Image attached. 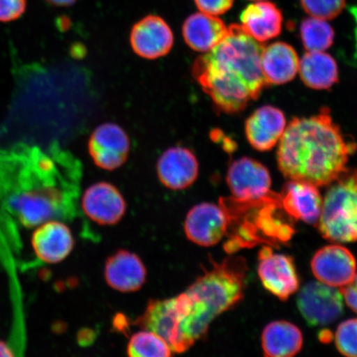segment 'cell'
Returning <instances> with one entry per match:
<instances>
[{"label": "cell", "mask_w": 357, "mask_h": 357, "mask_svg": "<svg viewBox=\"0 0 357 357\" xmlns=\"http://www.w3.org/2000/svg\"><path fill=\"white\" fill-rule=\"evenodd\" d=\"M263 46L241 25H231L225 38L196 61L193 73L217 108L238 113L260 96L267 83L262 74Z\"/></svg>", "instance_id": "obj_1"}, {"label": "cell", "mask_w": 357, "mask_h": 357, "mask_svg": "<svg viewBox=\"0 0 357 357\" xmlns=\"http://www.w3.org/2000/svg\"><path fill=\"white\" fill-rule=\"evenodd\" d=\"M356 145L345 139L327 109L311 117L294 119L280 141V172L293 181L325 186L346 169Z\"/></svg>", "instance_id": "obj_2"}, {"label": "cell", "mask_w": 357, "mask_h": 357, "mask_svg": "<svg viewBox=\"0 0 357 357\" xmlns=\"http://www.w3.org/2000/svg\"><path fill=\"white\" fill-rule=\"evenodd\" d=\"M220 205L227 218L226 234L229 238L225 245L227 253L258 243H285L294 234L293 226L279 212L282 205L280 194L275 192L258 199L221 198Z\"/></svg>", "instance_id": "obj_3"}, {"label": "cell", "mask_w": 357, "mask_h": 357, "mask_svg": "<svg viewBox=\"0 0 357 357\" xmlns=\"http://www.w3.org/2000/svg\"><path fill=\"white\" fill-rule=\"evenodd\" d=\"M248 266L243 257L213 261L211 270L187 289L192 302V331L195 341L205 337L213 321L243 300Z\"/></svg>", "instance_id": "obj_4"}, {"label": "cell", "mask_w": 357, "mask_h": 357, "mask_svg": "<svg viewBox=\"0 0 357 357\" xmlns=\"http://www.w3.org/2000/svg\"><path fill=\"white\" fill-rule=\"evenodd\" d=\"M328 186L318 223L320 234L330 242H356L357 169L346 168Z\"/></svg>", "instance_id": "obj_5"}, {"label": "cell", "mask_w": 357, "mask_h": 357, "mask_svg": "<svg viewBox=\"0 0 357 357\" xmlns=\"http://www.w3.org/2000/svg\"><path fill=\"white\" fill-rule=\"evenodd\" d=\"M191 314V298L184 292L167 300L150 301L135 324L159 335L173 354H183L196 342L192 332Z\"/></svg>", "instance_id": "obj_6"}, {"label": "cell", "mask_w": 357, "mask_h": 357, "mask_svg": "<svg viewBox=\"0 0 357 357\" xmlns=\"http://www.w3.org/2000/svg\"><path fill=\"white\" fill-rule=\"evenodd\" d=\"M343 296L341 289L312 281L298 293L297 306L303 318L312 327L331 324L343 314Z\"/></svg>", "instance_id": "obj_7"}, {"label": "cell", "mask_w": 357, "mask_h": 357, "mask_svg": "<svg viewBox=\"0 0 357 357\" xmlns=\"http://www.w3.org/2000/svg\"><path fill=\"white\" fill-rule=\"evenodd\" d=\"M258 257V275L263 287L280 300L287 301L300 287L293 258L275 253L270 245H264Z\"/></svg>", "instance_id": "obj_8"}, {"label": "cell", "mask_w": 357, "mask_h": 357, "mask_svg": "<svg viewBox=\"0 0 357 357\" xmlns=\"http://www.w3.org/2000/svg\"><path fill=\"white\" fill-rule=\"evenodd\" d=\"M130 151V141L126 132L113 123L100 125L89 142V151L97 167L107 171L122 167Z\"/></svg>", "instance_id": "obj_9"}, {"label": "cell", "mask_w": 357, "mask_h": 357, "mask_svg": "<svg viewBox=\"0 0 357 357\" xmlns=\"http://www.w3.org/2000/svg\"><path fill=\"white\" fill-rule=\"evenodd\" d=\"M184 229L190 242L201 247H213L227 234L225 211L220 205L211 203L195 205L187 213Z\"/></svg>", "instance_id": "obj_10"}, {"label": "cell", "mask_w": 357, "mask_h": 357, "mask_svg": "<svg viewBox=\"0 0 357 357\" xmlns=\"http://www.w3.org/2000/svg\"><path fill=\"white\" fill-rule=\"evenodd\" d=\"M227 183L236 199H258L272 193L269 171L251 158L235 160L227 171Z\"/></svg>", "instance_id": "obj_11"}, {"label": "cell", "mask_w": 357, "mask_h": 357, "mask_svg": "<svg viewBox=\"0 0 357 357\" xmlns=\"http://www.w3.org/2000/svg\"><path fill=\"white\" fill-rule=\"evenodd\" d=\"M312 273L320 282L342 288L350 283L356 273L354 254L340 245H329L319 250L312 259Z\"/></svg>", "instance_id": "obj_12"}, {"label": "cell", "mask_w": 357, "mask_h": 357, "mask_svg": "<svg viewBox=\"0 0 357 357\" xmlns=\"http://www.w3.org/2000/svg\"><path fill=\"white\" fill-rule=\"evenodd\" d=\"M130 43L138 56L154 60L166 56L172 50L174 34L162 17L149 15L133 26Z\"/></svg>", "instance_id": "obj_13"}, {"label": "cell", "mask_w": 357, "mask_h": 357, "mask_svg": "<svg viewBox=\"0 0 357 357\" xmlns=\"http://www.w3.org/2000/svg\"><path fill=\"white\" fill-rule=\"evenodd\" d=\"M82 208L89 218L100 225H117L127 211L120 191L107 182L89 186L82 197Z\"/></svg>", "instance_id": "obj_14"}, {"label": "cell", "mask_w": 357, "mask_h": 357, "mask_svg": "<svg viewBox=\"0 0 357 357\" xmlns=\"http://www.w3.org/2000/svg\"><path fill=\"white\" fill-rule=\"evenodd\" d=\"M280 197L283 211L291 220L318 225L324 201L318 186L290 180L283 187Z\"/></svg>", "instance_id": "obj_15"}, {"label": "cell", "mask_w": 357, "mask_h": 357, "mask_svg": "<svg viewBox=\"0 0 357 357\" xmlns=\"http://www.w3.org/2000/svg\"><path fill=\"white\" fill-rule=\"evenodd\" d=\"M158 175L160 181L168 189L181 190L189 188L198 178L197 158L185 147H172L160 156Z\"/></svg>", "instance_id": "obj_16"}, {"label": "cell", "mask_w": 357, "mask_h": 357, "mask_svg": "<svg viewBox=\"0 0 357 357\" xmlns=\"http://www.w3.org/2000/svg\"><path fill=\"white\" fill-rule=\"evenodd\" d=\"M105 278L112 289L121 293H133L146 283V269L135 253L119 250L107 260Z\"/></svg>", "instance_id": "obj_17"}, {"label": "cell", "mask_w": 357, "mask_h": 357, "mask_svg": "<svg viewBox=\"0 0 357 357\" xmlns=\"http://www.w3.org/2000/svg\"><path fill=\"white\" fill-rule=\"evenodd\" d=\"M36 256L48 264L64 261L74 248V238L68 226L49 220L37 227L32 239Z\"/></svg>", "instance_id": "obj_18"}, {"label": "cell", "mask_w": 357, "mask_h": 357, "mask_svg": "<svg viewBox=\"0 0 357 357\" xmlns=\"http://www.w3.org/2000/svg\"><path fill=\"white\" fill-rule=\"evenodd\" d=\"M287 128L283 112L274 106H262L245 121V136L250 144L260 151H269L278 144Z\"/></svg>", "instance_id": "obj_19"}, {"label": "cell", "mask_w": 357, "mask_h": 357, "mask_svg": "<svg viewBox=\"0 0 357 357\" xmlns=\"http://www.w3.org/2000/svg\"><path fill=\"white\" fill-rule=\"evenodd\" d=\"M240 20L245 32L261 43L278 37L282 30V13L275 3L265 0L249 4Z\"/></svg>", "instance_id": "obj_20"}, {"label": "cell", "mask_w": 357, "mask_h": 357, "mask_svg": "<svg viewBox=\"0 0 357 357\" xmlns=\"http://www.w3.org/2000/svg\"><path fill=\"white\" fill-rule=\"evenodd\" d=\"M227 30L229 28L218 16L200 12L187 17L183 24L182 33L190 48L206 53L225 38Z\"/></svg>", "instance_id": "obj_21"}, {"label": "cell", "mask_w": 357, "mask_h": 357, "mask_svg": "<svg viewBox=\"0 0 357 357\" xmlns=\"http://www.w3.org/2000/svg\"><path fill=\"white\" fill-rule=\"evenodd\" d=\"M298 64L296 52L287 43L278 42L263 47L261 67L268 84L291 82L298 73Z\"/></svg>", "instance_id": "obj_22"}, {"label": "cell", "mask_w": 357, "mask_h": 357, "mask_svg": "<svg viewBox=\"0 0 357 357\" xmlns=\"http://www.w3.org/2000/svg\"><path fill=\"white\" fill-rule=\"evenodd\" d=\"M303 334L297 326L287 321H275L266 326L261 346L267 357H291L302 349Z\"/></svg>", "instance_id": "obj_23"}, {"label": "cell", "mask_w": 357, "mask_h": 357, "mask_svg": "<svg viewBox=\"0 0 357 357\" xmlns=\"http://www.w3.org/2000/svg\"><path fill=\"white\" fill-rule=\"evenodd\" d=\"M298 73L303 82L314 89H328L338 80L336 61L324 52H309L301 58Z\"/></svg>", "instance_id": "obj_24"}, {"label": "cell", "mask_w": 357, "mask_h": 357, "mask_svg": "<svg viewBox=\"0 0 357 357\" xmlns=\"http://www.w3.org/2000/svg\"><path fill=\"white\" fill-rule=\"evenodd\" d=\"M334 31L324 20L311 17L302 22L301 38L307 52H324L334 42Z\"/></svg>", "instance_id": "obj_25"}, {"label": "cell", "mask_w": 357, "mask_h": 357, "mask_svg": "<svg viewBox=\"0 0 357 357\" xmlns=\"http://www.w3.org/2000/svg\"><path fill=\"white\" fill-rule=\"evenodd\" d=\"M127 351L131 357H169L173 355L171 347L164 339L146 329L132 335Z\"/></svg>", "instance_id": "obj_26"}, {"label": "cell", "mask_w": 357, "mask_h": 357, "mask_svg": "<svg viewBox=\"0 0 357 357\" xmlns=\"http://www.w3.org/2000/svg\"><path fill=\"white\" fill-rule=\"evenodd\" d=\"M307 15L324 20H331L342 12L346 0H301Z\"/></svg>", "instance_id": "obj_27"}, {"label": "cell", "mask_w": 357, "mask_h": 357, "mask_svg": "<svg viewBox=\"0 0 357 357\" xmlns=\"http://www.w3.org/2000/svg\"><path fill=\"white\" fill-rule=\"evenodd\" d=\"M335 344L342 355L357 357V319L346 320L338 326Z\"/></svg>", "instance_id": "obj_28"}, {"label": "cell", "mask_w": 357, "mask_h": 357, "mask_svg": "<svg viewBox=\"0 0 357 357\" xmlns=\"http://www.w3.org/2000/svg\"><path fill=\"white\" fill-rule=\"evenodd\" d=\"M26 0H0V22L15 21L24 15Z\"/></svg>", "instance_id": "obj_29"}, {"label": "cell", "mask_w": 357, "mask_h": 357, "mask_svg": "<svg viewBox=\"0 0 357 357\" xmlns=\"http://www.w3.org/2000/svg\"><path fill=\"white\" fill-rule=\"evenodd\" d=\"M195 3L200 12L220 16L231 10L234 0H195Z\"/></svg>", "instance_id": "obj_30"}, {"label": "cell", "mask_w": 357, "mask_h": 357, "mask_svg": "<svg viewBox=\"0 0 357 357\" xmlns=\"http://www.w3.org/2000/svg\"><path fill=\"white\" fill-rule=\"evenodd\" d=\"M347 305L357 314V273L350 283L341 288Z\"/></svg>", "instance_id": "obj_31"}, {"label": "cell", "mask_w": 357, "mask_h": 357, "mask_svg": "<svg viewBox=\"0 0 357 357\" xmlns=\"http://www.w3.org/2000/svg\"><path fill=\"white\" fill-rule=\"evenodd\" d=\"M47 1L56 7H69L73 6L78 0H47Z\"/></svg>", "instance_id": "obj_32"}, {"label": "cell", "mask_w": 357, "mask_h": 357, "mask_svg": "<svg viewBox=\"0 0 357 357\" xmlns=\"http://www.w3.org/2000/svg\"><path fill=\"white\" fill-rule=\"evenodd\" d=\"M13 354L10 348L2 342H0V356H12Z\"/></svg>", "instance_id": "obj_33"}, {"label": "cell", "mask_w": 357, "mask_h": 357, "mask_svg": "<svg viewBox=\"0 0 357 357\" xmlns=\"http://www.w3.org/2000/svg\"><path fill=\"white\" fill-rule=\"evenodd\" d=\"M252 1L256 2V1H261V0H252Z\"/></svg>", "instance_id": "obj_34"}]
</instances>
